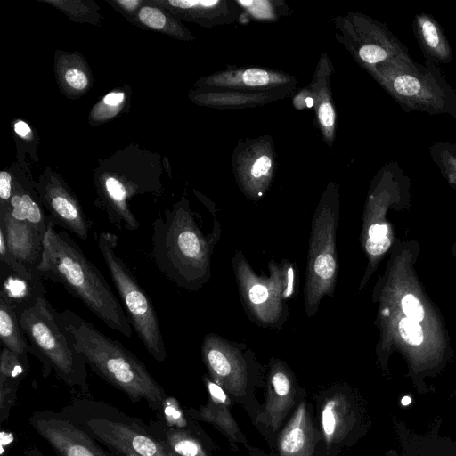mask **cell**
Returning a JSON list of instances; mask_svg holds the SVG:
<instances>
[{
	"label": "cell",
	"mask_w": 456,
	"mask_h": 456,
	"mask_svg": "<svg viewBox=\"0 0 456 456\" xmlns=\"http://www.w3.org/2000/svg\"><path fill=\"white\" fill-rule=\"evenodd\" d=\"M61 410L118 455L178 456L142 420L89 395L75 396Z\"/></svg>",
	"instance_id": "4"
},
{
	"label": "cell",
	"mask_w": 456,
	"mask_h": 456,
	"mask_svg": "<svg viewBox=\"0 0 456 456\" xmlns=\"http://www.w3.org/2000/svg\"><path fill=\"white\" fill-rule=\"evenodd\" d=\"M387 226L386 224H375L369 226L367 234L368 238L365 241L370 240H379L387 236Z\"/></svg>",
	"instance_id": "39"
},
{
	"label": "cell",
	"mask_w": 456,
	"mask_h": 456,
	"mask_svg": "<svg viewBox=\"0 0 456 456\" xmlns=\"http://www.w3.org/2000/svg\"><path fill=\"white\" fill-rule=\"evenodd\" d=\"M164 423L170 428L185 429L187 419L178 401L172 396H167L162 402L161 409Z\"/></svg>",
	"instance_id": "30"
},
{
	"label": "cell",
	"mask_w": 456,
	"mask_h": 456,
	"mask_svg": "<svg viewBox=\"0 0 456 456\" xmlns=\"http://www.w3.org/2000/svg\"><path fill=\"white\" fill-rule=\"evenodd\" d=\"M126 94L115 90L104 95L91 110L89 123L96 126L118 116L126 105Z\"/></svg>",
	"instance_id": "28"
},
{
	"label": "cell",
	"mask_w": 456,
	"mask_h": 456,
	"mask_svg": "<svg viewBox=\"0 0 456 456\" xmlns=\"http://www.w3.org/2000/svg\"><path fill=\"white\" fill-rule=\"evenodd\" d=\"M0 340L2 346L28 362V354H32V347L22 331L18 314L2 299H0Z\"/></svg>",
	"instance_id": "24"
},
{
	"label": "cell",
	"mask_w": 456,
	"mask_h": 456,
	"mask_svg": "<svg viewBox=\"0 0 456 456\" xmlns=\"http://www.w3.org/2000/svg\"><path fill=\"white\" fill-rule=\"evenodd\" d=\"M63 12L74 22L99 24L100 7L90 0H41Z\"/></svg>",
	"instance_id": "27"
},
{
	"label": "cell",
	"mask_w": 456,
	"mask_h": 456,
	"mask_svg": "<svg viewBox=\"0 0 456 456\" xmlns=\"http://www.w3.org/2000/svg\"><path fill=\"white\" fill-rule=\"evenodd\" d=\"M128 22L142 29L159 32L176 39L193 38L177 17L151 0H145L144 4Z\"/></svg>",
	"instance_id": "21"
},
{
	"label": "cell",
	"mask_w": 456,
	"mask_h": 456,
	"mask_svg": "<svg viewBox=\"0 0 456 456\" xmlns=\"http://www.w3.org/2000/svg\"><path fill=\"white\" fill-rule=\"evenodd\" d=\"M19 384L0 381V420L5 421L9 417V412L16 400V395Z\"/></svg>",
	"instance_id": "31"
},
{
	"label": "cell",
	"mask_w": 456,
	"mask_h": 456,
	"mask_svg": "<svg viewBox=\"0 0 456 456\" xmlns=\"http://www.w3.org/2000/svg\"><path fill=\"white\" fill-rule=\"evenodd\" d=\"M15 133L22 139L31 140L33 138L30 126L23 120H18L14 123Z\"/></svg>",
	"instance_id": "40"
},
{
	"label": "cell",
	"mask_w": 456,
	"mask_h": 456,
	"mask_svg": "<svg viewBox=\"0 0 456 456\" xmlns=\"http://www.w3.org/2000/svg\"><path fill=\"white\" fill-rule=\"evenodd\" d=\"M244 345L227 340L215 333L207 334L201 356L210 379L227 394L240 397L246 394L249 379V355Z\"/></svg>",
	"instance_id": "11"
},
{
	"label": "cell",
	"mask_w": 456,
	"mask_h": 456,
	"mask_svg": "<svg viewBox=\"0 0 456 456\" xmlns=\"http://www.w3.org/2000/svg\"><path fill=\"white\" fill-rule=\"evenodd\" d=\"M179 20L205 24L221 4L216 0H151Z\"/></svg>",
	"instance_id": "25"
},
{
	"label": "cell",
	"mask_w": 456,
	"mask_h": 456,
	"mask_svg": "<svg viewBox=\"0 0 456 456\" xmlns=\"http://www.w3.org/2000/svg\"><path fill=\"white\" fill-rule=\"evenodd\" d=\"M0 227L4 230L10 254L18 262L37 271L43 253L45 234L29 224L12 218L0 210Z\"/></svg>",
	"instance_id": "15"
},
{
	"label": "cell",
	"mask_w": 456,
	"mask_h": 456,
	"mask_svg": "<svg viewBox=\"0 0 456 456\" xmlns=\"http://www.w3.org/2000/svg\"><path fill=\"white\" fill-rule=\"evenodd\" d=\"M15 220L29 224L45 233L51 224L33 183L15 179L12 198L6 207H0Z\"/></svg>",
	"instance_id": "19"
},
{
	"label": "cell",
	"mask_w": 456,
	"mask_h": 456,
	"mask_svg": "<svg viewBox=\"0 0 456 456\" xmlns=\"http://www.w3.org/2000/svg\"><path fill=\"white\" fill-rule=\"evenodd\" d=\"M29 371L28 362L2 346L0 355V381L20 384Z\"/></svg>",
	"instance_id": "29"
},
{
	"label": "cell",
	"mask_w": 456,
	"mask_h": 456,
	"mask_svg": "<svg viewBox=\"0 0 456 456\" xmlns=\"http://www.w3.org/2000/svg\"><path fill=\"white\" fill-rule=\"evenodd\" d=\"M42 276L37 273L26 276L0 263V299L17 314L33 306L45 296Z\"/></svg>",
	"instance_id": "17"
},
{
	"label": "cell",
	"mask_w": 456,
	"mask_h": 456,
	"mask_svg": "<svg viewBox=\"0 0 456 456\" xmlns=\"http://www.w3.org/2000/svg\"><path fill=\"white\" fill-rule=\"evenodd\" d=\"M376 77L404 110L456 118V92L436 64L419 65L408 56L379 66Z\"/></svg>",
	"instance_id": "7"
},
{
	"label": "cell",
	"mask_w": 456,
	"mask_h": 456,
	"mask_svg": "<svg viewBox=\"0 0 456 456\" xmlns=\"http://www.w3.org/2000/svg\"><path fill=\"white\" fill-rule=\"evenodd\" d=\"M117 455H118V456H135V455H134V454H126V455H118V454H117Z\"/></svg>",
	"instance_id": "42"
},
{
	"label": "cell",
	"mask_w": 456,
	"mask_h": 456,
	"mask_svg": "<svg viewBox=\"0 0 456 456\" xmlns=\"http://www.w3.org/2000/svg\"><path fill=\"white\" fill-rule=\"evenodd\" d=\"M95 240L132 327L148 353L163 362L167 354L157 312L128 265L118 255V236L101 232L95 234Z\"/></svg>",
	"instance_id": "9"
},
{
	"label": "cell",
	"mask_w": 456,
	"mask_h": 456,
	"mask_svg": "<svg viewBox=\"0 0 456 456\" xmlns=\"http://www.w3.org/2000/svg\"><path fill=\"white\" fill-rule=\"evenodd\" d=\"M59 317L73 346L98 376L134 403L144 400L150 408L160 411L167 395L139 358L75 312L64 310Z\"/></svg>",
	"instance_id": "3"
},
{
	"label": "cell",
	"mask_w": 456,
	"mask_h": 456,
	"mask_svg": "<svg viewBox=\"0 0 456 456\" xmlns=\"http://www.w3.org/2000/svg\"><path fill=\"white\" fill-rule=\"evenodd\" d=\"M316 430L304 402L294 411L280 433L277 447L280 456H314Z\"/></svg>",
	"instance_id": "16"
},
{
	"label": "cell",
	"mask_w": 456,
	"mask_h": 456,
	"mask_svg": "<svg viewBox=\"0 0 456 456\" xmlns=\"http://www.w3.org/2000/svg\"><path fill=\"white\" fill-rule=\"evenodd\" d=\"M256 456H263V455H256Z\"/></svg>",
	"instance_id": "43"
},
{
	"label": "cell",
	"mask_w": 456,
	"mask_h": 456,
	"mask_svg": "<svg viewBox=\"0 0 456 456\" xmlns=\"http://www.w3.org/2000/svg\"><path fill=\"white\" fill-rule=\"evenodd\" d=\"M182 197L152 224L151 257L176 286L196 291L211 277V256L221 236L219 221L211 228Z\"/></svg>",
	"instance_id": "1"
},
{
	"label": "cell",
	"mask_w": 456,
	"mask_h": 456,
	"mask_svg": "<svg viewBox=\"0 0 456 456\" xmlns=\"http://www.w3.org/2000/svg\"><path fill=\"white\" fill-rule=\"evenodd\" d=\"M232 266L240 298L248 316L263 327H281L287 320L286 301L296 294L297 266L289 260L270 261L269 276L257 275L240 250H237Z\"/></svg>",
	"instance_id": "8"
},
{
	"label": "cell",
	"mask_w": 456,
	"mask_h": 456,
	"mask_svg": "<svg viewBox=\"0 0 456 456\" xmlns=\"http://www.w3.org/2000/svg\"><path fill=\"white\" fill-rule=\"evenodd\" d=\"M113 9L123 15L129 21L139 9L144 4L145 0H105Z\"/></svg>",
	"instance_id": "34"
},
{
	"label": "cell",
	"mask_w": 456,
	"mask_h": 456,
	"mask_svg": "<svg viewBox=\"0 0 456 456\" xmlns=\"http://www.w3.org/2000/svg\"><path fill=\"white\" fill-rule=\"evenodd\" d=\"M25 456H45L37 447L29 446L24 452Z\"/></svg>",
	"instance_id": "41"
},
{
	"label": "cell",
	"mask_w": 456,
	"mask_h": 456,
	"mask_svg": "<svg viewBox=\"0 0 456 456\" xmlns=\"http://www.w3.org/2000/svg\"><path fill=\"white\" fill-rule=\"evenodd\" d=\"M58 456H112L64 411H36L28 420Z\"/></svg>",
	"instance_id": "12"
},
{
	"label": "cell",
	"mask_w": 456,
	"mask_h": 456,
	"mask_svg": "<svg viewBox=\"0 0 456 456\" xmlns=\"http://www.w3.org/2000/svg\"><path fill=\"white\" fill-rule=\"evenodd\" d=\"M53 226H60L81 240H86L91 224L83 208L61 177L49 168L33 183Z\"/></svg>",
	"instance_id": "13"
},
{
	"label": "cell",
	"mask_w": 456,
	"mask_h": 456,
	"mask_svg": "<svg viewBox=\"0 0 456 456\" xmlns=\"http://www.w3.org/2000/svg\"><path fill=\"white\" fill-rule=\"evenodd\" d=\"M157 426V425H156ZM159 427V426H157ZM159 428L163 435L153 432L178 456H208L200 442L186 429ZM151 428V427H150Z\"/></svg>",
	"instance_id": "26"
},
{
	"label": "cell",
	"mask_w": 456,
	"mask_h": 456,
	"mask_svg": "<svg viewBox=\"0 0 456 456\" xmlns=\"http://www.w3.org/2000/svg\"><path fill=\"white\" fill-rule=\"evenodd\" d=\"M32 347V354L43 364L45 375L53 370L67 386L88 393L86 362L73 346L59 317V312L45 296L18 314Z\"/></svg>",
	"instance_id": "5"
},
{
	"label": "cell",
	"mask_w": 456,
	"mask_h": 456,
	"mask_svg": "<svg viewBox=\"0 0 456 456\" xmlns=\"http://www.w3.org/2000/svg\"><path fill=\"white\" fill-rule=\"evenodd\" d=\"M126 163V150H123L95 170V205L117 228L134 232L140 224L131 211L129 201L135 196L159 191L162 187L161 170L159 160L148 167Z\"/></svg>",
	"instance_id": "6"
},
{
	"label": "cell",
	"mask_w": 456,
	"mask_h": 456,
	"mask_svg": "<svg viewBox=\"0 0 456 456\" xmlns=\"http://www.w3.org/2000/svg\"><path fill=\"white\" fill-rule=\"evenodd\" d=\"M241 81L248 86H264L271 81L269 73L260 69H248L243 71Z\"/></svg>",
	"instance_id": "35"
},
{
	"label": "cell",
	"mask_w": 456,
	"mask_h": 456,
	"mask_svg": "<svg viewBox=\"0 0 456 456\" xmlns=\"http://www.w3.org/2000/svg\"><path fill=\"white\" fill-rule=\"evenodd\" d=\"M391 240L386 236L379 240H370L365 241L364 248L366 252L371 256H378L385 253L390 247Z\"/></svg>",
	"instance_id": "37"
},
{
	"label": "cell",
	"mask_w": 456,
	"mask_h": 456,
	"mask_svg": "<svg viewBox=\"0 0 456 456\" xmlns=\"http://www.w3.org/2000/svg\"><path fill=\"white\" fill-rule=\"evenodd\" d=\"M402 308L406 317L419 322L424 318V308L420 301L413 295L404 296L401 301Z\"/></svg>",
	"instance_id": "33"
},
{
	"label": "cell",
	"mask_w": 456,
	"mask_h": 456,
	"mask_svg": "<svg viewBox=\"0 0 456 456\" xmlns=\"http://www.w3.org/2000/svg\"><path fill=\"white\" fill-rule=\"evenodd\" d=\"M205 383L209 400L198 414L203 420L217 427L230 439L237 440L240 429L229 410L227 393L212 379L205 378Z\"/></svg>",
	"instance_id": "22"
},
{
	"label": "cell",
	"mask_w": 456,
	"mask_h": 456,
	"mask_svg": "<svg viewBox=\"0 0 456 456\" xmlns=\"http://www.w3.org/2000/svg\"><path fill=\"white\" fill-rule=\"evenodd\" d=\"M14 180L5 170L0 172V207H6L12 198Z\"/></svg>",
	"instance_id": "36"
},
{
	"label": "cell",
	"mask_w": 456,
	"mask_h": 456,
	"mask_svg": "<svg viewBox=\"0 0 456 456\" xmlns=\"http://www.w3.org/2000/svg\"><path fill=\"white\" fill-rule=\"evenodd\" d=\"M338 220V198L333 195L323 197L311 224L304 286L307 317H313L316 314L324 297H332L334 294L339 269L336 249Z\"/></svg>",
	"instance_id": "10"
},
{
	"label": "cell",
	"mask_w": 456,
	"mask_h": 456,
	"mask_svg": "<svg viewBox=\"0 0 456 456\" xmlns=\"http://www.w3.org/2000/svg\"><path fill=\"white\" fill-rule=\"evenodd\" d=\"M54 70L61 91L70 99L80 98L92 86L91 70L77 52L56 51Z\"/></svg>",
	"instance_id": "18"
},
{
	"label": "cell",
	"mask_w": 456,
	"mask_h": 456,
	"mask_svg": "<svg viewBox=\"0 0 456 456\" xmlns=\"http://www.w3.org/2000/svg\"><path fill=\"white\" fill-rule=\"evenodd\" d=\"M414 32L427 61L434 64H448L452 52L444 31L436 20L426 13L416 15Z\"/></svg>",
	"instance_id": "20"
},
{
	"label": "cell",
	"mask_w": 456,
	"mask_h": 456,
	"mask_svg": "<svg viewBox=\"0 0 456 456\" xmlns=\"http://www.w3.org/2000/svg\"><path fill=\"white\" fill-rule=\"evenodd\" d=\"M318 118L322 127L331 129L335 123V111L330 102H322L318 108Z\"/></svg>",
	"instance_id": "38"
},
{
	"label": "cell",
	"mask_w": 456,
	"mask_h": 456,
	"mask_svg": "<svg viewBox=\"0 0 456 456\" xmlns=\"http://www.w3.org/2000/svg\"><path fill=\"white\" fill-rule=\"evenodd\" d=\"M402 338L410 345L418 346L423 341V331L420 324L407 317L403 318L398 325Z\"/></svg>",
	"instance_id": "32"
},
{
	"label": "cell",
	"mask_w": 456,
	"mask_h": 456,
	"mask_svg": "<svg viewBox=\"0 0 456 456\" xmlns=\"http://www.w3.org/2000/svg\"><path fill=\"white\" fill-rule=\"evenodd\" d=\"M37 271L42 277L61 284L109 328L132 337V325L122 303L67 231H56L52 224L48 225Z\"/></svg>",
	"instance_id": "2"
},
{
	"label": "cell",
	"mask_w": 456,
	"mask_h": 456,
	"mask_svg": "<svg viewBox=\"0 0 456 456\" xmlns=\"http://www.w3.org/2000/svg\"><path fill=\"white\" fill-rule=\"evenodd\" d=\"M295 380L292 372L280 360H273L267 375V396L262 419L276 431L295 401Z\"/></svg>",
	"instance_id": "14"
},
{
	"label": "cell",
	"mask_w": 456,
	"mask_h": 456,
	"mask_svg": "<svg viewBox=\"0 0 456 456\" xmlns=\"http://www.w3.org/2000/svg\"><path fill=\"white\" fill-rule=\"evenodd\" d=\"M349 419L350 405L342 394L337 393L325 401L321 411V429L327 444L342 441Z\"/></svg>",
	"instance_id": "23"
}]
</instances>
